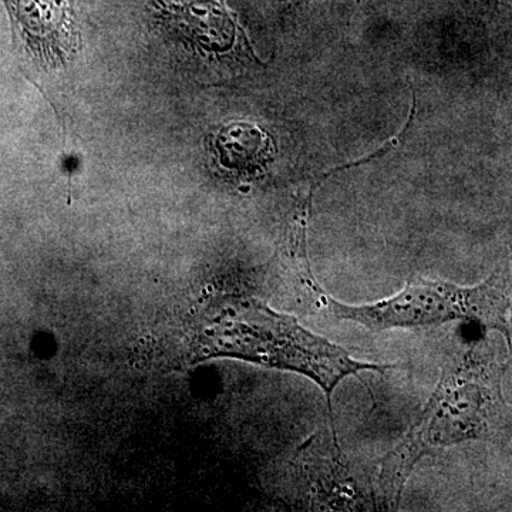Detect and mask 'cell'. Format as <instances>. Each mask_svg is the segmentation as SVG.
<instances>
[{
    "label": "cell",
    "mask_w": 512,
    "mask_h": 512,
    "mask_svg": "<svg viewBox=\"0 0 512 512\" xmlns=\"http://www.w3.org/2000/svg\"><path fill=\"white\" fill-rule=\"evenodd\" d=\"M503 376V362L488 338L474 340L448 360L426 406L380 463L375 484L379 510H397L424 457L468 441L501 440L511 433Z\"/></svg>",
    "instance_id": "cell-1"
},
{
    "label": "cell",
    "mask_w": 512,
    "mask_h": 512,
    "mask_svg": "<svg viewBox=\"0 0 512 512\" xmlns=\"http://www.w3.org/2000/svg\"><path fill=\"white\" fill-rule=\"evenodd\" d=\"M194 335L198 359L229 357L308 377L325 393L330 414L333 393L343 379L392 369L357 360L343 346L305 328L295 316L276 312L252 296L212 299L202 309Z\"/></svg>",
    "instance_id": "cell-2"
},
{
    "label": "cell",
    "mask_w": 512,
    "mask_h": 512,
    "mask_svg": "<svg viewBox=\"0 0 512 512\" xmlns=\"http://www.w3.org/2000/svg\"><path fill=\"white\" fill-rule=\"evenodd\" d=\"M296 291L306 311L318 318L350 322L373 333L424 328L456 320L478 323L503 332L510 302V272L497 271L473 286L441 279L409 278L402 291L363 305L342 303L313 275L311 265L292 271Z\"/></svg>",
    "instance_id": "cell-3"
},
{
    "label": "cell",
    "mask_w": 512,
    "mask_h": 512,
    "mask_svg": "<svg viewBox=\"0 0 512 512\" xmlns=\"http://www.w3.org/2000/svg\"><path fill=\"white\" fill-rule=\"evenodd\" d=\"M20 69L45 92L80 47L72 0H2Z\"/></svg>",
    "instance_id": "cell-4"
},
{
    "label": "cell",
    "mask_w": 512,
    "mask_h": 512,
    "mask_svg": "<svg viewBox=\"0 0 512 512\" xmlns=\"http://www.w3.org/2000/svg\"><path fill=\"white\" fill-rule=\"evenodd\" d=\"M292 467L303 504L316 511H360L377 508L375 485L357 473L339 446L335 427L320 430L296 451Z\"/></svg>",
    "instance_id": "cell-5"
},
{
    "label": "cell",
    "mask_w": 512,
    "mask_h": 512,
    "mask_svg": "<svg viewBox=\"0 0 512 512\" xmlns=\"http://www.w3.org/2000/svg\"><path fill=\"white\" fill-rule=\"evenodd\" d=\"M160 22L175 30L194 50L217 59L232 57L262 64L237 15L225 0H156Z\"/></svg>",
    "instance_id": "cell-6"
},
{
    "label": "cell",
    "mask_w": 512,
    "mask_h": 512,
    "mask_svg": "<svg viewBox=\"0 0 512 512\" xmlns=\"http://www.w3.org/2000/svg\"><path fill=\"white\" fill-rule=\"evenodd\" d=\"M212 147L222 167L239 174L264 170L275 157L271 136L264 128L244 121L221 127L212 138Z\"/></svg>",
    "instance_id": "cell-7"
},
{
    "label": "cell",
    "mask_w": 512,
    "mask_h": 512,
    "mask_svg": "<svg viewBox=\"0 0 512 512\" xmlns=\"http://www.w3.org/2000/svg\"><path fill=\"white\" fill-rule=\"evenodd\" d=\"M510 302H508V311L507 318H505L503 335L505 336V340H507L508 352H510L511 363H512V255H511V264L510 269Z\"/></svg>",
    "instance_id": "cell-8"
}]
</instances>
